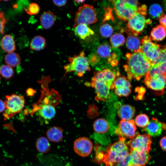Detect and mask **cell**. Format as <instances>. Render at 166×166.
I'll return each mask as SVG.
<instances>
[{"mask_svg":"<svg viewBox=\"0 0 166 166\" xmlns=\"http://www.w3.org/2000/svg\"><path fill=\"white\" fill-rule=\"evenodd\" d=\"M51 79L49 76H43L38 81L41 86L40 97L33 104L30 113H35L41 119L48 122L54 117L56 114L55 107L61 100V95L54 89H49V83Z\"/></svg>","mask_w":166,"mask_h":166,"instance_id":"6da1fadb","label":"cell"},{"mask_svg":"<svg viewBox=\"0 0 166 166\" xmlns=\"http://www.w3.org/2000/svg\"><path fill=\"white\" fill-rule=\"evenodd\" d=\"M126 57L127 64L124 67L129 80H140L146 75L151 67V62L140 49L132 53H127Z\"/></svg>","mask_w":166,"mask_h":166,"instance_id":"7a4b0ae2","label":"cell"},{"mask_svg":"<svg viewBox=\"0 0 166 166\" xmlns=\"http://www.w3.org/2000/svg\"><path fill=\"white\" fill-rule=\"evenodd\" d=\"M126 139L119 138V140L112 144L107 149L104 154L103 161L106 166H113L124 159L129 154V149L125 143Z\"/></svg>","mask_w":166,"mask_h":166,"instance_id":"3957f363","label":"cell"},{"mask_svg":"<svg viewBox=\"0 0 166 166\" xmlns=\"http://www.w3.org/2000/svg\"><path fill=\"white\" fill-rule=\"evenodd\" d=\"M112 2L116 15L124 21H128L138 11L137 0H113Z\"/></svg>","mask_w":166,"mask_h":166,"instance_id":"277c9868","label":"cell"},{"mask_svg":"<svg viewBox=\"0 0 166 166\" xmlns=\"http://www.w3.org/2000/svg\"><path fill=\"white\" fill-rule=\"evenodd\" d=\"M68 60L69 63L64 67L65 73L63 78L67 73L72 72H75L78 76L81 77L85 72L90 70L89 61L83 51L78 55L69 57Z\"/></svg>","mask_w":166,"mask_h":166,"instance_id":"5b68a950","label":"cell"},{"mask_svg":"<svg viewBox=\"0 0 166 166\" xmlns=\"http://www.w3.org/2000/svg\"><path fill=\"white\" fill-rule=\"evenodd\" d=\"M5 102L6 109L3 115L7 119L22 110L24 107L25 100L24 96L13 94L6 96Z\"/></svg>","mask_w":166,"mask_h":166,"instance_id":"8992f818","label":"cell"},{"mask_svg":"<svg viewBox=\"0 0 166 166\" xmlns=\"http://www.w3.org/2000/svg\"><path fill=\"white\" fill-rule=\"evenodd\" d=\"M97 21V14L93 6L85 4L81 6L76 13L73 28L81 24L87 25L94 23Z\"/></svg>","mask_w":166,"mask_h":166,"instance_id":"52a82bcc","label":"cell"},{"mask_svg":"<svg viewBox=\"0 0 166 166\" xmlns=\"http://www.w3.org/2000/svg\"><path fill=\"white\" fill-rule=\"evenodd\" d=\"M146 12L139 11L136 13L130 19L128 22L126 30V33L129 35H133L136 36L141 34L148 22L144 15Z\"/></svg>","mask_w":166,"mask_h":166,"instance_id":"ba28073f","label":"cell"},{"mask_svg":"<svg viewBox=\"0 0 166 166\" xmlns=\"http://www.w3.org/2000/svg\"><path fill=\"white\" fill-rule=\"evenodd\" d=\"M163 47L162 45L153 42L150 37L144 36L141 40L140 49L151 61L152 65L158 58Z\"/></svg>","mask_w":166,"mask_h":166,"instance_id":"9c48e42d","label":"cell"},{"mask_svg":"<svg viewBox=\"0 0 166 166\" xmlns=\"http://www.w3.org/2000/svg\"><path fill=\"white\" fill-rule=\"evenodd\" d=\"M152 143L150 136L148 134H139L127 143L130 151L137 150L148 153L151 149Z\"/></svg>","mask_w":166,"mask_h":166,"instance_id":"30bf717a","label":"cell"},{"mask_svg":"<svg viewBox=\"0 0 166 166\" xmlns=\"http://www.w3.org/2000/svg\"><path fill=\"white\" fill-rule=\"evenodd\" d=\"M136 128L134 121L122 120L119 122L118 127L116 129L115 132L119 138L132 139L138 133L136 132Z\"/></svg>","mask_w":166,"mask_h":166,"instance_id":"8fae6325","label":"cell"},{"mask_svg":"<svg viewBox=\"0 0 166 166\" xmlns=\"http://www.w3.org/2000/svg\"><path fill=\"white\" fill-rule=\"evenodd\" d=\"M144 82L148 88L154 91L162 92L166 84L164 74H156L150 76L146 75Z\"/></svg>","mask_w":166,"mask_h":166,"instance_id":"7c38bea8","label":"cell"},{"mask_svg":"<svg viewBox=\"0 0 166 166\" xmlns=\"http://www.w3.org/2000/svg\"><path fill=\"white\" fill-rule=\"evenodd\" d=\"M113 85L114 93L118 96L127 97L131 92L132 85L129 80L124 76H118Z\"/></svg>","mask_w":166,"mask_h":166,"instance_id":"4fadbf2b","label":"cell"},{"mask_svg":"<svg viewBox=\"0 0 166 166\" xmlns=\"http://www.w3.org/2000/svg\"><path fill=\"white\" fill-rule=\"evenodd\" d=\"M90 85L95 89L97 94L96 101H107L110 98L111 89L105 83L92 77Z\"/></svg>","mask_w":166,"mask_h":166,"instance_id":"5bb4252c","label":"cell"},{"mask_svg":"<svg viewBox=\"0 0 166 166\" xmlns=\"http://www.w3.org/2000/svg\"><path fill=\"white\" fill-rule=\"evenodd\" d=\"M73 148L75 152L79 156L85 157L89 155L93 149V144L88 138L81 137L75 140Z\"/></svg>","mask_w":166,"mask_h":166,"instance_id":"9a60e30c","label":"cell"},{"mask_svg":"<svg viewBox=\"0 0 166 166\" xmlns=\"http://www.w3.org/2000/svg\"><path fill=\"white\" fill-rule=\"evenodd\" d=\"M166 72V48L163 47L157 60L152 64L148 74L152 76L156 74H164Z\"/></svg>","mask_w":166,"mask_h":166,"instance_id":"2e32d148","label":"cell"},{"mask_svg":"<svg viewBox=\"0 0 166 166\" xmlns=\"http://www.w3.org/2000/svg\"><path fill=\"white\" fill-rule=\"evenodd\" d=\"M93 78L103 81L111 89H114L113 84L116 76L114 72L110 69H104L95 72Z\"/></svg>","mask_w":166,"mask_h":166,"instance_id":"e0dca14e","label":"cell"},{"mask_svg":"<svg viewBox=\"0 0 166 166\" xmlns=\"http://www.w3.org/2000/svg\"><path fill=\"white\" fill-rule=\"evenodd\" d=\"M130 154L132 164L140 166H144L151 158V156L144 152L137 150L130 151Z\"/></svg>","mask_w":166,"mask_h":166,"instance_id":"ac0fdd59","label":"cell"},{"mask_svg":"<svg viewBox=\"0 0 166 166\" xmlns=\"http://www.w3.org/2000/svg\"><path fill=\"white\" fill-rule=\"evenodd\" d=\"M163 124L156 118H152L143 130L146 132L150 136H156L161 134Z\"/></svg>","mask_w":166,"mask_h":166,"instance_id":"d6986e66","label":"cell"},{"mask_svg":"<svg viewBox=\"0 0 166 166\" xmlns=\"http://www.w3.org/2000/svg\"><path fill=\"white\" fill-rule=\"evenodd\" d=\"M46 135L48 139L52 142H59L63 138V130L60 127L53 126L47 131Z\"/></svg>","mask_w":166,"mask_h":166,"instance_id":"ffe728a7","label":"cell"},{"mask_svg":"<svg viewBox=\"0 0 166 166\" xmlns=\"http://www.w3.org/2000/svg\"><path fill=\"white\" fill-rule=\"evenodd\" d=\"M55 20V17L54 14L50 11L44 12L40 18L41 25L45 29H48L51 27L53 25Z\"/></svg>","mask_w":166,"mask_h":166,"instance_id":"44dd1931","label":"cell"},{"mask_svg":"<svg viewBox=\"0 0 166 166\" xmlns=\"http://www.w3.org/2000/svg\"><path fill=\"white\" fill-rule=\"evenodd\" d=\"M1 47L2 50L7 53L14 52L16 48L15 43L10 35H4L1 40Z\"/></svg>","mask_w":166,"mask_h":166,"instance_id":"7402d4cb","label":"cell"},{"mask_svg":"<svg viewBox=\"0 0 166 166\" xmlns=\"http://www.w3.org/2000/svg\"><path fill=\"white\" fill-rule=\"evenodd\" d=\"M135 114V109L132 106L125 105L121 106L118 112L119 117L122 119L126 121L132 120Z\"/></svg>","mask_w":166,"mask_h":166,"instance_id":"603a6c76","label":"cell"},{"mask_svg":"<svg viewBox=\"0 0 166 166\" xmlns=\"http://www.w3.org/2000/svg\"><path fill=\"white\" fill-rule=\"evenodd\" d=\"M74 28L75 34L82 39L94 34L93 31L85 24H79Z\"/></svg>","mask_w":166,"mask_h":166,"instance_id":"cb8c5ba5","label":"cell"},{"mask_svg":"<svg viewBox=\"0 0 166 166\" xmlns=\"http://www.w3.org/2000/svg\"><path fill=\"white\" fill-rule=\"evenodd\" d=\"M93 128L95 133L98 134H103L109 130V125L106 120L102 118H99L94 122Z\"/></svg>","mask_w":166,"mask_h":166,"instance_id":"d4e9b609","label":"cell"},{"mask_svg":"<svg viewBox=\"0 0 166 166\" xmlns=\"http://www.w3.org/2000/svg\"><path fill=\"white\" fill-rule=\"evenodd\" d=\"M46 41L43 37L37 35L33 38L30 43V47L32 50L40 51L44 49L46 46Z\"/></svg>","mask_w":166,"mask_h":166,"instance_id":"484cf974","label":"cell"},{"mask_svg":"<svg viewBox=\"0 0 166 166\" xmlns=\"http://www.w3.org/2000/svg\"><path fill=\"white\" fill-rule=\"evenodd\" d=\"M150 35L153 40L161 41L166 37V30L161 25H158L152 29Z\"/></svg>","mask_w":166,"mask_h":166,"instance_id":"4316f807","label":"cell"},{"mask_svg":"<svg viewBox=\"0 0 166 166\" xmlns=\"http://www.w3.org/2000/svg\"><path fill=\"white\" fill-rule=\"evenodd\" d=\"M126 45L129 49L135 52L141 49V42L137 36L129 35L126 40Z\"/></svg>","mask_w":166,"mask_h":166,"instance_id":"83f0119b","label":"cell"},{"mask_svg":"<svg viewBox=\"0 0 166 166\" xmlns=\"http://www.w3.org/2000/svg\"><path fill=\"white\" fill-rule=\"evenodd\" d=\"M4 60L6 65L12 67L18 66L21 62L20 56L14 52L8 53L5 56Z\"/></svg>","mask_w":166,"mask_h":166,"instance_id":"f1b7e54d","label":"cell"},{"mask_svg":"<svg viewBox=\"0 0 166 166\" xmlns=\"http://www.w3.org/2000/svg\"><path fill=\"white\" fill-rule=\"evenodd\" d=\"M36 146L38 152L43 153L49 152L50 148V145L49 140L43 136L40 137L37 139Z\"/></svg>","mask_w":166,"mask_h":166,"instance_id":"f546056e","label":"cell"},{"mask_svg":"<svg viewBox=\"0 0 166 166\" xmlns=\"http://www.w3.org/2000/svg\"><path fill=\"white\" fill-rule=\"evenodd\" d=\"M125 42L124 37L120 33L115 34L111 36L110 39V42L112 46L116 48L123 45Z\"/></svg>","mask_w":166,"mask_h":166,"instance_id":"4dcf8cb0","label":"cell"},{"mask_svg":"<svg viewBox=\"0 0 166 166\" xmlns=\"http://www.w3.org/2000/svg\"><path fill=\"white\" fill-rule=\"evenodd\" d=\"M97 54L101 58L109 57L111 53V49L110 46L107 44L100 45L97 48Z\"/></svg>","mask_w":166,"mask_h":166,"instance_id":"1f68e13d","label":"cell"},{"mask_svg":"<svg viewBox=\"0 0 166 166\" xmlns=\"http://www.w3.org/2000/svg\"><path fill=\"white\" fill-rule=\"evenodd\" d=\"M149 13L153 18H160L164 15V12L161 7L157 4H154L150 6Z\"/></svg>","mask_w":166,"mask_h":166,"instance_id":"d6a6232c","label":"cell"},{"mask_svg":"<svg viewBox=\"0 0 166 166\" xmlns=\"http://www.w3.org/2000/svg\"><path fill=\"white\" fill-rule=\"evenodd\" d=\"M0 74L4 78L9 79L13 76L14 71L11 66L7 65H3L0 67Z\"/></svg>","mask_w":166,"mask_h":166,"instance_id":"836d02e7","label":"cell"},{"mask_svg":"<svg viewBox=\"0 0 166 166\" xmlns=\"http://www.w3.org/2000/svg\"><path fill=\"white\" fill-rule=\"evenodd\" d=\"M149 122L148 117L145 114L141 113L137 115L135 119V123L138 127L144 128Z\"/></svg>","mask_w":166,"mask_h":166,"instance_id":"e575fe53","label":"cell"},{"mask_svg":"<svg viewBox=\"0 0 166 166\" xmlns=\"http://www.w3.org/2000/svg\"><path fill=\"white\" fill-rule=\"evenodd\" d=\"M113 31L112 27L108 23L102 25L100 28V33L102 36L104 38H108L111 36Z\"/></svg>","mask_w":166,"mask_h":166,"instance_id":"d590c367","label":"cell"},{"mask_svg":"<svg viewBox=\"0 0 166 166\" xmlns=\"http://www.w3.org/2000/svg\"><path fill=\"white\" fill-rule=\"evenodd\" d=\"M40 10L39 6L37 3L34 2L31 3L27 9H25L26 12L30 15L38 14Z\"/></svg>","mask_w":166,"mask_h":166,"instance_id":"8d00e7d4","label":"cell"},{"mask_svg":"<svg viewBox=\"0 0 166 166\" xmlns=\"http://www.w3.org/2000/svg\"><path fill=\"white\" fill-rule=\"evenodd\" d=\"M7 21L8 20L5 17L4 12L0 11V34H4L5 26Z\"/></svg>","mask_w":166,"mask_h":166,"instance_id":"74e56055","label":"cell"},{"mask_svg":"<svg viewBox=\"0 0 166 166\" xmlns=\"http://www.w3.org/2000/svg\"><path fill=\"white\" fill-rule=\"evenodd\" d=\"M132 165L131 156L129 153L123 160L115 164L113 166H129Z\"/></svg>","mask_w":166,"mask_h":166,"instance_id":"f35d334b","label":"cell"},{"mask_svg":"<svg viewBox=\"0 0 166 166\" xmlns=\"http://www.w3.org/2000/svg\"><path fill=\"white\" fill-rule=\"evenodd\" d=\"M53 3L56 6L61 7L65 5L67 3V1L64 0H53Z\"/></svg>","mask_w":166,"mask_h":166,"instance_id":"ab89813d","label":"cell"},{"mask_svg":"<svg viewBox=\"0 0 166 166\" xmlns=\"http://www.w3.org/2000/svg\"><path fill=\"white\" fill-rule=\"evenodd\" d=\"M160 144L161 148L166 151V136L163 137L160 141Z\"/></svg>","mask_w":166,"mask_h":166,"instance_id":"60d3db41","label":"cell"},{"mask_svg":"<svg viewBox=\"0 0 166 166\" xmlns=\"http://www.w3.org/2000/svg\"><path fill=\"white\" fill-rule=\"evenodd\" d=\"M159 22L166 30V14L164 15L159 19Z\"/></svg>","mask_w":166,"mask_h":166,"instance_id":"b9f144b4","label":"cell"},{"mask_svg":"<svg viewBox=\"0 0 166 166\" xmlns=\"http://www.w3.org/2000/svg\"><path fill=\"white\" fill-rule=\"evenodd\" d=\"M6 109V105L5 101L0 99V113L4 111Z\"/></svg>","mask_w":166,"mask_h":166,"instance_id":"7bdbcfd3","label":"cell"},{"mask_svg":"<svg viewBox=\"0 0 166 166\" xmlns=\"http://www.w3.org/2000/svg\"><path fill=\"white\" fill-rule=\"evenodd\" d=\"M34 90L32 89H28L26 91V93L28 95L32 96L34 94Z\"/></svg>","mask_w":166,"mask_h":166,"instance_id":"ee69618b","label":"cell"},{"mask_svg":"<svg viewBox=\"0 0 166 166\" xmlns=\"http://www.w3.org/2000/svg\"><path fill=\"white\" fill-rule=\"evenodd\" d=\"M75 1L78 3H82L85 2V0H75Z\"/></svg>","mask_w":166,"mask_h":166,"instance_id":"f6af8a7d","label":"cell"},{"mask_svg":"<svg viewBox=\"0 0 166 166\" xmlns=\"http://www.w3.org/2000/svg\"><path fill=\"white\" fill-rule=\"evenodd\" d=\"M164 76L165 77V78L166 80V72L164 73Z\"/></svg>","mask_w":166,"mask_h":166,"instance_id":"bcb514c9","label":"cell"},{"mask_svg":"<svg viewBox=\"0 0 166 166\" xmlns=\"http://www.w3.org/2000/svg\"><path fill=\"white\" fill-rule=\"evenodd\" d=\"M129 166H140L136 165H135V164H132V165H130Z\"/></svg>","mask_w":166,"mask_h":166,"instance_id":"7dc6e473","label":"cell"},{"mask_svg":"<svg viewBox=\"0 0 166 166\" xmlns=\"http://www.w3.org/2000/svg\"><path fill=\"white\" fill-rule=\"evenodd\" d=\"M165 8L166 9V1H165Z\"/></svg>","mask_w":166,"mask_h":166,"instance_id":"c3c4849f","label":"cell"},{"mask_svg":"<svg viewBox=\"0 0 166 166\" xmlns=\"http://www.w3.org/2000/svg\"><path fill=\"white\" fill-rule=\"evenodd\" d=\"M0 79H1V77H0Z\"/></svg>","mask_w":166,"mask_h":166,"instance_id":"681fc988","label":"cell"},{"mask_svg":"<svg viewBox=\"0 0 166 166\" xmlns=\"http://www.w3.org/2000/svg\"></svg>","mask_w":166,"mask_h":166,"instance_id":"f907efd6","label":"cell"},{"mask_svg":"<svg viewBox=\"0 0 166 166\" xmlns=\"http://www.w3.org/2000/svg\"></svg>","mask_w":166,"mask_h":166,"instance_id":"816d5d0a","label":"cell"}]
</instances>
